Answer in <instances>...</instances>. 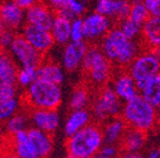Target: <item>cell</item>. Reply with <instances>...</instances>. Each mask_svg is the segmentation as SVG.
Here are the masks:
<instances>
[{"mask_svg": "<svg viewBox=\"0 0 160 158\" xmlns=\"http://www.w3.org/2000/svg\"><path fill=\"white\" fill-rule=\"evenodd\" d=\"M18 37V35H16V32L13 30H9L6 29L1 35H0V48L2 51H7V50H10L11 45L13 44L16 38Z\"/></svg>", "mask_w": 160, "mask_h": 158, "instance_id": "cell-35", "label": "cell"}, {"mask_svg": "<svg viewBox=\"0 0 160 158\" xmlns=\"http://www.w3.org/2000/svg\"><path fill=\"white\" fill-rule=\"evenodd\" d=\"M130 10L131 2L129 0H97L96 2V12L115 20L117 25L129 17Z\"/></svg>", "mask_w": 160, "mask_h": 158, "instance_id": "cell-11", "label": "cell"}, {"mask_svg": "<svg viewBox=\"0 0 160 158\" xmlns=\"http://www.w3.org/2000/svg\"><path fill=\"white\" fill-rule=\"evenodd\" d=\"M55 43L67 45L71 42V21L56 15L52 27L50 29Z\"/></svg>", "mask_w": 160, "mask_h": 158, "instance_id": "cell-25", "label": "cell"}, {"mask_svg": "<svg viewBox=\"0 0 160 158\" xmlns=\"http://www.w3.org/2000/svg\"><path fill=\"white\" fill-rule=\"evenodd\" d=\"M143 49L160 48V17H149L142 26L141 38Z\"/></svg>", "mask_w": 160, "mask_h": 158, "instance_id": "cell-18", "label": "cell"}, {"mask_svg": "<svg viewBox=\"0 0 160 158\" xmlns=\"http://www.w3.org/2000/svg\"><path fill=\"white\" fill-rule=\"evenodd\" d=\"M99 47L111 64L120 70H127L141 52L139 42L129 40L118 27L110 29L100 41Z\"/></svg>", "mask_w": 160, "mask_h": 158, "instance_id": "cell-1", "label": "cell"}, {"mask_svg": "<svg viewBox=\"0 0 160 158\" xmlns=\"http://www.w3.org/2000/svg\"><path fill=\"white\" fill-rule=\"evenodd\" d=\"M90 102L89 89L85 85H79L75 89L71 100H70V107L75 109H86Z\"/></svg>", "mask_w": 160, "mask_h": 158, "instance_id": "cell-28", "label": "cell"}, {"mask_svg": "<svg viewBox=\"0 0 160 158\" xmlns=\"http://www.w3.org/2000/svg\"><path fill=\"white\" fill-rule=\"evenodd\" d=\"M103 141L102 127L98 124H89L85 128L68 137L66 142V149L70 155L83 158H92L100 153Z\"/></svg>", "mask_w": 160, "mask_h": 158, "instance_id": "cell-2", "label": "cell"}, {"mask_svg": "<svg viewBox=\"0 0 160 158\" xmlns=\"http://www.w3.org/2000/svg\"><path fill=\"white\" fill-rule=\"evenodd\" d=\"M128 129V125L121 116L115 117L106 122L102 127L103 141L105 144L120 145L125 133Z\"/></svg>", "mask_w": 160, "mask_h": 158, "instance_id": "cell-19", "label": "cell"}, {"mask_svg": "<svg viewBox=\"0 0 160 158\" xmlns=\"http://www.w3.org/2000/svg\"><path fill=\"white\" fill-rule=\"evenodd\" d=\"M29 138L35 147L39 158H48L53 149V139L50 134L35 127L28 129Z\"/></svg>", "mask_w": 160, "mask_h": 158, "instance_id": "cell-20", "label": "cell"}, {"mask_svg": "<svg viewBox=\"0 0 160 158\" xmlns=\"http://www.w3.org/2000/svg\"><path fill=\"white\" fill-rule=\"evenodd\" d=\"M80 1H82V2H83V3H85V2H87L88 0H80Z\"/></svg>", "mask_w": 160, "mask_h": 158, "instance_id": "cell-51", "label": "cell"}, {"mask_svg": "<svg viewBox=\"0 0 160 158\" xmlns=\"http://www.w3.org/2000/svg\"><path fill=\"white\" fill-rule=\"evenodd\" d=\"M156 115H157V123L160 124V104L156 107Z\"/></svg>", "mask_w": 160, "mask_h": 158, "instance_id": "cell-45", "label": "cell"}, {"mask_svg": "<svg viewBox=\"0 0 160 158\" xmlns=\"http://www.w3.org/2000/svg\"><path fill=\"white\" fill-rule=\"evenodd\" d=\"M146 141H147V133L146 132L128 127L119 146L123 151L139 153L140 149L145 146Z\"/></svg>", "mask_w": 160, "mask_h": 158, "instance_id": "cell-24", "label": "cell"}, {"mask_svg": "<svg viewBox=\"0 0 160 158\" xmlns=\"http://www.w3.org/2000/svg\"><path fill=\"white\" fill-rule=\"evenodd\" d=\"M131 5H137V3H143L145 2V0H129Z\"/></svg>", "mask_w": 160, "mask_h": 158, "instance_id": "cell-47", "label": "cell"}, {"mask_svg": "<svg viewBox=\"0 0 160 158\" xmlns=\"http://www.w3.org/2000/svg\"><path fill=\"white\" fill-rule=\"evenodd\" d=\"M10 53L21 67H39L45 61L42 53L36 50L22 35L16 38L10 48Z\"/></svg>", "mask_w": 160, "mask_h": 158, "instance_id": "cell-8", "label": "cell"}, {"mask_svg": "<svg viewBox=\"0 0 160 158\" xmlns=\"http://www.w3.org/2000/svg\"><path fill=\"white\" fill-rule=\"evenodd\" d=\"M67 8L76 16V18H80L86 11L85 3L80 0H69V5Z\"/></svg>", "mask_w": 160, "mask_h": 158, "instance_id": "cell-36", "label": "cell"}, {"mask_svg": "<svg viewBox=\"0 0 160 158\" xmlns=\"http://www.w3.org/2000/svg\"><path fill=\"white\" fill-rule=\"evenodd\" d=\"M0 17L6 29L16 31L26 22V10L19 7L13 0L3 1L0 5Z\"/></svg>", "mask_w": 160, "mask_h": 158, "instance_id": "cell-16", "label": "cell"}, {"mask_svg": "<svg viewBox=\"0 0 160 158\" xmlns=\"http://www.w3.org/2000/svg\"><path fill=\"white\" fill-rule=\"evenodd\" d=\"M147 158H160V151L159 149H153L152 151H150Z\"/></svg>", "mask_w": 160, "mask_h": 158, "instance_id": "cell-43", "label": "cell"}, {"mask_svg": "<svg viewBox=\"0 0 160 158\" xmlns=\"http://www.w3.org/2000/svg\"><path fill=\"white\" fill-rule=\"evenodd\" d=\"M21 35L36 50H38L43 55L55 44V40H53L50 30L41 29V28H37V27H33V26L27 25L23 27L22 35Z\"/></svg>", "mask_w": 160, "mask_h": 158, "instance_id": "cell-15", "label": "cell"}, {"mask_svg": "<svg viewBox=\"0 0 160 158\" xmlns=\"http://www.w3.org/2000/svg\"><path fill=\"white\" fill-rule=\"evenodd\" d=\"M38 80L61 85L65 81V72L56 62L43 61L38 67Z\"/></svg>", "mask_w": 160, "mask_h": 158, "instance_id": "cell-22", "label": "cell"}, {"mask_svg": "<svg viewBox=\"0 0 160 158\" xmlns=\"http://www.w3.org/2000/svg\"><path fill=\"white\" fill-rule=\"evenodd\" d=\"M20 107V101L16 99L9 100L0 104V123H6L10 117L18 113Z\"/></svg>", "mask_w": 160, "mask_h": 158, "instance_id": "cell-31", "label": "cell"}, {"mask_svg": "<svg viewBox=\"0 0 160 158\" xmlns=\"http://www.w3.org/2000/svg\"><path fill=\"white\" fill-rule=\"evenodd\" d=\"M38 80V67H20L17 75V83L22 87H29Z\"/></svg>", "mask_w": 160, "mask_h": 158, "instance_id": "cell-30", "label": "cell"}, {"mask_svg": "<svg viewBox=\"0 0 160 158\" xmlns=\"http://www.w3.org/2000/svg\"><path fill=\"white\" fill-rule=\"evenodd\" d=\"M85 40L95 44V42L101 41L111 29V20L98 12L87 15L82 19Z\"/></svg>", "mask_w": 160, "mask_h": 158, "instance_id": "cell-9", "label": "cell"}, {"mask_svg": "<svg viewBox=\"0 0 160 158\" xmlns=\"http://www.w3.org/2000/svg\"><path fill=\"white\" fill-rule=\"evenodd\" d=\"M81 67L89 84L99 87V90L107 86L108 82L113 75L111 62L106 58L100 47L96 44L88 47Z\"/></svg>", "mask_w": 160, "mask_h": 158, "instance_id": "cell-4", "label": "cell"}, {"mask_svg": "<svg viewBox=\"0 0 160 158\" xmlns=\"http://www.w3.org/2000/svg\"><path fill=\"white\" fill-rule=\"evenodd\" d=\"M91 119L92 114L87 109H75L71 112L65 123V135L67 138L91 124Z\"/></svg>", "mask_w": 160, "mask_h": 158, "instance_id": "cell-21", "label": "cell"}, {"mask_svg": "<svg viewBox=\"0 0 160 158\" xmlns=\"http://www.w3.org/2000/svg\"><path fill=\"white\" fill-rule=\"evenodd\" d=\"M0 158H20V157L15 155L13 153H11V151H1V155H0Z\"/></svg>", "mask_w": 160, "mask_h": 158, "instance_id": "cell-42", "label": "cell"}, {"mask_svg": "<svg viewBox=\"0 0 160 158\" xmlns=\"http://www.w3.org/2000/svg\"><path fill=\"white\" fill-rule=\"evenodd\" d=\"M13 1H15L19 7H21L25 10H28L29 8L32 7V6L40 2V0H13Z\"/></svg>", "mask_w": 160, "mask_h": 158, "instance_id": "cell-40", "label": "cell"}, {"mask_svg": "<svg viewBox=\"0 0 160 158\" xmlns=\"http://www.w3.org/2000/svg\"><path fill=\"white\" fill-rule=\"evenodd\" d=\"M149 12H148L147 8L143 3H137V5H131V10H130V15L128 18L136 21L139 25H142L146 22L149 18Z\"/></svg>", "mask_w": 160, "mask_h": 158, "instance_id": "cell-32", "label": "cell"}, {"mask_svg": "<svg viewBox=\"0 0 160 158\" xmlns=\"http://www.w3.org/2000/svg\"><path fill=\"white\" fill-rule=\"evenodd\" d=\"M30 123L32 127L52 135L60 125V117L57 109H30Z\"/></svg>", "mask_w": 160, "mask_h": 158, "instance_id": "cell-12", "label": "cell"}, {"mask_svg": "<svg viewBox=\"0 0 160 158\" xmlns=\"http://www.w3.org/2000/svg\"><path fill=\"white\" fill-rule=\"evenodd\" d=\"M69 5V0H48V6H49L56 13L60 10L65 9Z\"/></svg>", "mask_w": 160, "mask_h": 158, "instance_id": "cell-39", "label": "cell"}, {"mask_svg": "<svg viewBox=\"0 0 160 158\" xmlns=\"http://www.w3.org/2000/svg\"><path fill=\"white\" fill-rule=\"evenodd\" d=\"M118 28L126 37L129 40L137 41V39L141 38V32H142V25H139L136 21L131 20L130 18L122 20L121 22L118 23Z\"/></svg>", "mask_w": 160, "mask_h": 158, "instance_id": "cell-29", "label": "cell"}, {"mask_svg": "<svg viewBox=\"0 0 160 158\" xmlns=\"http://www.w3.org/2000/svg\"><path fill=\"white\" fill-rule=\"evenodd\" d=\"M85 41L83 21L81 18H76L71 21V42Z\"/></svg>", "mask_w": 160, "mask_h": 158, "instance_id": "cell-33", "label": "cell"}, {"mask_svg": "<svg viewBox=\"0 0 160 158\" xmlns=\"http://www.w3.org/2000/svg\"><path fill=\"white\" fill-rule=\"evenodd\" d=\"M30 123V118L27 114L19 113L15 114L12 117H10L5 123V132L6 136L13 135L16 133H19L21 131H27Z\"/></svg>", "mask_w": 160, "mask_h": 158, "instance_id": "cell-27", "label": "cell"}, {"mask_svg": "<svg viewBox=\"0 0 160 158\" xmlns=\"http://www.w3.org/2000/svg\"><path fill=\"white\" fill-rule=\"evenodd\" d=\"M111 87L122 103H127L139 95L137 83L127 70H119V72L113 77Z\"/></svg>", "mask_w": 160, "mask_h": 158, "instance_id": "cell-14", "label": "cell"}, {"mask_svg": "<svg viewBox=\"0 0 160 158\" xmlns=\"http://www.w3.org/2000/svg\"><path fill=\"white\" fill-rule=\"evenodd\" d=\"M121 117L128 127L149 132L157 124L156 107L149 104L141 95H138L133 100L123 104Z\"/></svg>", "mask_w": 160, "mask_h": 158, "instance_id": "cell-5", "label": "cell"}, {"mask_svg": "<svg viewBox=\"0 0 160 158\" xmlns=\"http://www.w3.org/2000/svg\"><path fill=\"white\" fill-rule=\"evenodd\" d=\"M19 69L17 62L11 53L2 51L0 53V82L8 84L17 83V75Z\"/></svg>", "mask_w": 160, "mask_h": 158, "instance_id": "cell-23", "label": "cell"}, {"mask_svg": "<svg viewBox=\"0 0 160 158\" xmlns=\"http://www.w3.org/2000/svg\"><path fill=\"white\" fill-rule=\"evenodd\" d=\"M118 158H145L140 153H132V151H123L120 154Z\"/></svg>", "mask_w": 160, "mask_h": 158, "instance_id": "cell-41", "label": "cell"}, {"mask_svg": "<svg viewBox=\"0 0 160 158\" xmlns=\"http://www.w3.org/2000/svg\"><path fill=\"white\" fill-rule=\"evenodd\" d=\"M1 52H2V50H1V48H0V53H1Z\"/></svg>", "mask_w": 160, "mask_h": 158, "instance_id": "cell-52", "label": "cell"}, {"mask_svg": "<svg viewBox=\"0 0 160 158\" xmlns=\"http://www.w3.org/2000/svg\"><path fill=\"white\" fill-rule=\"evenodd\" d=\"M143 5L147 8L150 17H160V0H145Z\"/></svg>", "mask_w": 160, "mask_h": 158, "instance_id": "cell-38", "label": "cell"}, {"mask_svg": "<svg viewBox=\"0 0 160 158\" xmlns=\"http://www.w3.org/2000/svg\"><path fill=\"white\" fill-rule=\"evenodd\" d=\"M149 50L152 52L153 54H155L156 57L158 58V59L160 60V48H155V49H149Z\"/></svg>", "mask_w": 160, "mask_h": 158, "instance_id": "cell-44", "label": "cell"}, {"mask_svg": "<svg viewBox=\"0 0 160 158\" xmlns=\"http://www.w3.org/2000/svg\"><path fill=\"white\" fill-rule=\"evenodd\" d=\"M92 158H107V157H105V156H102V155H100V154H98V155H96L95 157H92Z\"/></svg>", "mask_w": 160, "mask_h": 158, "instance_id": "cell-50", "label": "cell"}, {"mask_svg": "<svg viewBox=\"0 0 160 158\" xmlns=\"http://www.w3.org/2000/svg\"><path fill=\"white\" fill-rule=\"evenodd\" d=\"M16 96H17V90H16L15 84L0 82V104L9 100L16 99Z\"/></svg>", "mask_w": 160, "mask_h": 158, "instance_id": "cell-34", "label": "cell"}, {"mask_svg": "<svg viewBox=\"0 0 160 158\" xmlns=\"http://www.w3.org/2000/svg\"><path fill=\"white\" fill-rule=\"evenodd\" d=\"M2 138H3V128H2V126L0 125V142H1Z\"/></svg>", "mask_w": 160, "mask_h": 158, "instance_id": "cell-48", "label": "cell"}, {"mask_svg": "<svg viewBox=\"0 0 160 158\" xmlns=\"http://www.w3.org/2000/svg\"><path fill=\"white\" fill-rule=\"evenodd\" d=\"M56 13L48 5L38 2L28 10H26V22L29 26L50 30L55 21Z\"/></svg>", "mask_w": 160, "mask_h": 158, "instance_id": "cell-13", "label": "cell"}, {"mask_svg": "<svg viewBox=\"0 0 160 158\" xmlns=\"http://www.w3.org/2000/svg\"><path fill=\"white\" fill-rule=\"evenodd\" d=\"M89 45L85 41L69 42L65 45L62 53V64L67 71L73 72L82 67V62Z\"/></svg>", "mask_w": 160, "mask_h": 158, "instance_id": "cell-17", "label": "cell"}, {"mask_svg": "<svg viewBox=\"0 0 160 158\" xmlns=\"http://www.w3.org/2000/svg\"><path fill=\"white\" fill-rule=\"evenodd\" d=\"M5 30H6V27H5V25H3L2 19H1V17H0V35H1V33H2Z\"/></svg>", "mask_w": 160, "mask_h": 158, "instance_id": "cell-46", "label": "cell"}, {"mask_svg": "<svg viewBox=\"0 0 160 158\" xmlns=\"http://www.w3.org/2000/svg\"><path fill=\"white\" fill-rule=\"evenodd\" d=\"M67 158H83V157H79V156H75V155H70V154H68Z\"/></svg>", "mask_w": 160, "mask_h": 158, "instance_id": "cell-49", "label": "cell"}, {"mask_svg": "<svg viewBox=\"0 0 160 158\" xmlns=\"http://www.w3.org/2000/svg\"><path fill=\"white\" fill-rule=\"evenodd\" d=\"M127 71L136 81L140 91L149 80L160 74V60L150 50L145 49L128 67Z\"/></svg>", "mask_w": 160, "mask_h": 158, "instance_id": "cell-7", "label": "cell"}, {"mask_svg": "<svg viewBox=\"0 0 160 158\" xmlns=\"http://www.w3.org/2000/svg\"><path fill=\"white\" fill-rule=\"evenodd\" d=\"M3 151H11L20 158H39L27 131H21L5 137Z\"/></svg>", "mask_w": 160, "mask_h": 158, "instance_id": "cell-10", "label": "cell"}, {"mask_svg": "<svg viewBox=\"0 0 160 158\" xmlns=\"http://www.w3.org/2000/svg\"><path fill=\"white\" fill-rule=\"evenodd\" d=\"M123 109L122 101L118 97L112 87L105 86L100 89L91 105L92 118L99 123L121 116Z\"/></svg>", "mask_w": 160, "mask_h": 158, "instance_id": "cell-6", "label": "cell"}, {"mask_svg": "<svg viewBox=\"0 0 160 158\" xmlns=\"http://www.w3.org/2000/svg\"><path fill=\"white\" fill-rule=\"evenodd\" d=\"M62 101L60 85L37 80L26 89L22 103L29 109H57Z\"/></svg>", "mask_w": 160, "mask_h": 158, "instance_id": "cell-3", "label": "cell"}, {"mask_svg": "<svg viewBox=\"0 0 160 158\" xmlns=\"http://www.w3.org/2000/svg\"><path fill=\"white\" fill-rule=\"evenodd\" d=\"M119 145H110V144H105L102 148L100 151V155L105 156L107 158H117L119 157Z\"/></svg>", "mask_w": 160, "mask_h": 158, "instance_id": "cell-37", "label": "cell"}, {"mask_svg": "<svg viewBox=\"0 0 160 158\" xmlns=\"http://www.w3.org/2000/svg\"><path fill=\"white\" fill-rule=\"evenodd\" d=\"M139 94L148 103L157 107L160 104V74L149 80L139 91Z\"/></svg>", "mask_w": 160, "mask_h": 158, "instance_id": "cell-26", "label": "cell"}]
</instances>
